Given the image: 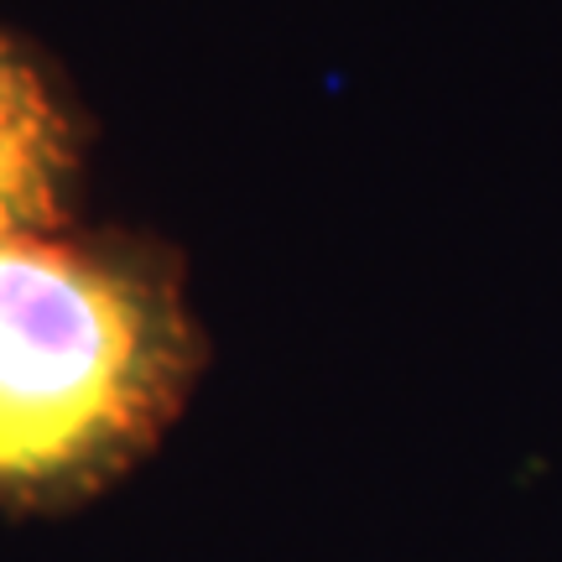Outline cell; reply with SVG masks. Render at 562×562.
Wrapping results in <instances>:
<instances>
[{
    "instance_id": "cell-1",
    "label": "cell",
    "mask_w": 562,
    "mask_h": 562,
    "mask_svg": "<svg viewBox=\"0 0 562 562\" xmlns=\"http://www.w3.org/2000/svg\"><path fill=\"white\" fill-rule=\"evenodd\" d=\"M172 391V328L146 286L79 250L0 240V480L115 459Z\"/></svg>"
},
{
    "instance_id": "cell-2",
    "label": "cell",
    "mask_w": 562,
    "mask_h": 562,
    "mask_svg": "<svg viewBox=\"0 0 562 562\" xmlns=\"http://www.w3.org/2000/svg\"><path fill=\"white\" fill-rule=\"evenodd\" d=\"M58 172V115L37 79L0 53V240H16L53 214Z\"/></svg>"
}]
</instances>
